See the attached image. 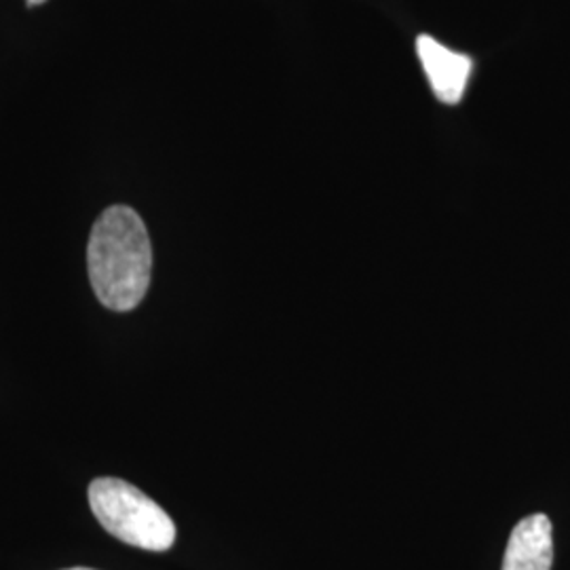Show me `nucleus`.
<instances>
[{
	"instance_id": "nucleus-1",
	"label": "nucleus",
	"mask_w": 570,
	"mask_h": 570,
	"mask_svg": "<svg viewBox=\"0 0 570 570\" xmlns=\"http://www.w3.org/2000/svg\"><path fill=\"white\" fill-rule=\"evenodd\" d=\"M87 268L106 308L125 313L142 303L153 277V245L138 212L127 205L104 212L91 228Z\"/></svg>"
},
{
	"instance_id": "nucleus-2",
	"label": "nucleus",
	"mask_w": 570,
	"mask_h": 570,
	"mask_svg": "<svg viewBox=\"0 0 570 570\" xmlns=\"http://www.w3.org/2000/svg\"><path fill=\"white\" fill-rule=\"evenodd\" d=\"M89 505L104 529L127 546L167 551L176 541V524L167 511L125 480H94L89 484Z\"/></svg>"
},
{
	"instance_id": "nucleus-3",
	"label": "nucleus",
	"mask_w": 570,
	"mask_h": 570,
	"mask_svg": "<svg viewBox=\"0 0 570 570\" xmlns=\"http://www.w3.org/2000/svg\"><path fill=\"white\" fill-rule=\"evenodd\" d=\"M416 53L428 72L435 98L444 104H459L468 87L473 61L465 53H456L431 37H419Z\"/></svg>"
},
{
	"instance_id": "nucleus-4",
	"label": "nucleus",
	"mask_w": 570,
	"mask_h": 570,
	"mask_svg": "<svg viewBox=\"0 0 570 570\" xmlns=\"http://www.w3.org/2000/svg\"><path fill=\"white\" fill-rule=\"evenodd\" d=\"M553 527L546 513H532L511 530L501 570H551Z\"/></svg>"
},
{
	"instance_id": "nucleus-5",
	"label": "nucleus",
	"mask_w": 570,
	"mask_h": 570,
	"mask_svg": "<svg viewBox=\"0 0 570 570\" xmlns=\"http://www.w3.org/2000/svg\"><path fill=\"white\" fill-rule=\"evenodd\" d=\"M45 0H28V4H42Z\"/></svg>"
},
{
	"instance_id": "nucleus-6",
	"label": "nucleus",
	"mask_w": 570,
	"mask_h": 570,
	"mask_svg": "<svg viewBox=\"0 0 570 570\" xmlns=\"http://www.w3.org/2000/svg\"><path fill=\"white\" fill-rule=\"evenodd\" d=\"M68 570H94V569H68Z\"/></svg>"
}]
</instances>
